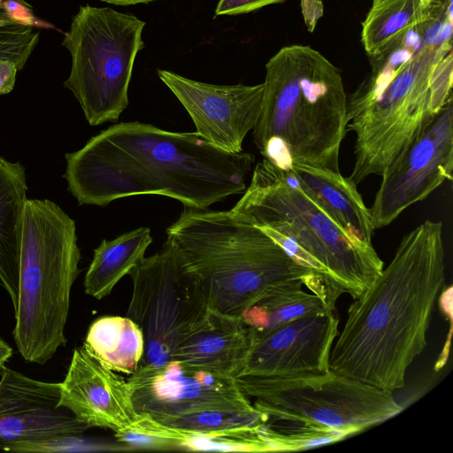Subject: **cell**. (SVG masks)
<instances>
[{
	"mask_svg": "<svg viewBox=\"0 0 453 453\" xmlns=\"http://www.w3.org/2000/svg\"><path fill=\"white\" fill-rule=\"evenodd\" d=\"M301 10L304 24L309 32H313L318 21L323 16L324 5L321 0H301Z\"/></svg>",
	"mask_w": 453,
	"mask_h": 453,
	"instance_id": "cell-28",
	"label": "cell"
},
{
	"mask_svg": "<svg viewBox=\"0 0 453 453\" xmlns=\"http://www.w3.org/2000/svg\"><path fill=\"white\" fill-rule=\"evenodd\" d=\"M146 23L111 7L80 6L63 45L72 66L64 87L91 126L115 122L128 105V88Z\"/></svg>",
	"mask_w": 453,
	"mask_h": 453,
	"instance_id": "cell-9",
	"label": "cell"
},
{
	"mask_svg": "<svg viewBox=\"0 0 453 453\" xmlns=\"http://www.w3.org/2000/svg\"><path fill=\"white\" fill-rule=\"evenodd\" d=\"M161 81L188 111L196 133L222 150L242 151L247 134L255 127L263 104L264 84L215 85L158 69Z\"/></svg>",
	"mask_w": 453,
	"mask_h": 453,
	"instance_id": "cell-13",
	"label": "cell"
},
{
	"mask_svg": "<svg viewBox=\"0 0 453 453\" xmlns=\"http://www.w3.org/2000/svg\"><path fill=\"white\" fill-rule=\"evenodd\" d=\"M452 10V0H372L362 22L361 42L371 59L400 46L406 35L428 27Z\"/></svg>",
	"mask_w": 453,
	"mask_h": 453,
	"instance_id": "cell-18",
	"label": "cell"
},
{
	"mask_svg": "<svg viewBox=\"0 0 453 453\" xmlns=\"http://www.w3.org/2000/svg\"><path fill=\"white\" fill-rule=\"evenodd\" d=\"M18 71L14 62L0 59V95L9 94L13 89Z\"/></svg>",
	"mask_w": 453,
	"mask_h": 453,
	"instance_id": "cell-29",
	"label": "cell"
},
{
	"mask_svg": "<svg viewBox=\"0 0 453 453\" xmlns=\"http://www.w3.org/2000/svg\"><path fill=\"white\" fill-rule=\"evenodd\" d=\"M60 382L30 378L8 367L1 368L0 444L81 434L88 427L58 406Z\"/></svg>",
	"mask_w": 453,
	"mask_h": 453,
	"instance_id": "cell-16",
	"label": "cell"
},
{
	"mask_svg": "<svg viewBox=\"0 0 453 453\" xmlns=\"http://www.w3.org/2000/svg\"><path fill=\"white\" fill-rule=\"evenodd\" d=\"M82 348L109 370L131 375L142 359L144 338L130 318L104 316L92 322Z\"/></svg>",
	"mask_w": 453,
	"mask_h": 453,
	"instance_id": "cell-21",
	"label": "cell"
},
{
	"mask_svg": "<svg viewBox=\"0 0 453 453\" xmlns=\"http://www.w3.org/2000/svg\"><path fill=\"white\" fill-rule=\"evenodd\" d=\"M301 280L283 283L273 288L240 317L255 334V338L273 331L297 319L329 311L316 295L303 290Z\"/></svg>",
	"mask_w": 453,
	"mask_h": 453,
	"instance_id": "cell-23",
	"label": "cell"
},
{
	"mask_svg": "<svg viewBox=\"0 0 453 453\" xmlns=\"http://www.w3.org/2000/svg\"><path fill=\"white\" fill-rule=\"evenodd\" d=\"M113 5L128 6L135 5L138 4H150L157 0H99Z\"/></svg>",
	"mask_w": 453,
	"mask_h": 453,
	"instance_id": "cell-31",
	"label": "cell"
},
{
	"mask_svg": "<svg viewBox=\"0 0 453 453\" xmlns=\"http://www.w3.org/2000/svg\"><path fill=\"white\" fill-rule=\"evenodd\" d=\"M338 324L335 311H329L297 319L256 338L238 376H288L329 370Z\"/></svg>",
	"mask_w": 453,
	"mask_h": 453,
	"instance_id": "cell-15",
	"label": "cell"
},
{
	"mask_svg": "<svg viewBox=\"0 0 453 453\" xmlns=\"http://www.w3.org/2000/svg\"><path fill=\"white\" fill-rule=\"evenodd\" d=\"M60 384L58 406L69 410L88 428H107L115 434L137 430L142 415L134 409L127 380L102 365L82 347L74 349Z\"/></svg>",
	"mask_w": 453,
	"mask_h": 453,
	"instance_id": "cell-14",
	"label": "cell"
},
{
	"mask_svg": "<svg viewBox=\"0 0 453 453\" xmlns=\"http://www.w3.org/2000/svg\"><path fill=\"white\" fill-rule=\"evenodd\" d=\"M80 260L74 220L50 200L27 199L12 332L25 361L44 365L65 345V327Z\"/></svg>",
	"mask_w": 453,
	"mask_h": 453,
	"instance_id": "cell-8",
	"label": "cell"
},
{
	"mask_svg": "<svg viewBox=\"0 0 453 453\" xmlns=\"http://www.w3.org/2000/svg\"><path fill=\"white\" fill-rule=\"evenodd\" d=\"M442 224L406 234L390 264L348 309L329 369L393 392L426 346L434 303L445 284Z\"/></svg>",
	"mask_w": 453,
	"mask_h": 453,
	"instance_id": "cell-2",
	"label": "cell"
},
{
	"mask_svg": "<svg viewBox=\"0 0 453 453\" xmlns=\"http://www.w3.org/2000/svg\"><path fill=\"white\" fill-rule=\"evenodd\" d=\"M127 380L135 411L157 421L202 410L255 408L234 378L174 360L139 368Z\"/></svg>",
	"mask_w": 453,
	"mask_h": 453,
	"instance_id": "cell-12",
	"label": "cell"
},
{
	"mask_svg": "<svg viewBox=\"0 0 453 453\" xmlns=\"http://www.w3.org/2000/svg\"><path fill=\"white\" fill-rule=\"evenodd\" d=\"M152 242L149 227H139L112 240H102L84 278L85 293L97 300L111 294L116 284L145 257Z\"/></svg>",
	"mask_w": 453,
	"mask_h": 453,
	"instance_id": "cell-22",
	"label": "cell"
},
{
	"mask_svg": "<svg viewBox=\"0 0 453 453\" xmlns=\"http://www.w3.org/2000/svg\"><path fill=\"white\" fill-rule=\"evenodd\" d=\"M64 178L79 204L104 207L142 195L168 196L184 208L206 210L242 194L255 156L227 152L196 132L120 122L65 154Z\"/></svg>",
	"mask_w": 453,
	"mask_h": 453,
	"instance_id": "cell-1",
	"label": "cell"
},
{
	"mask_svg": "<svg viewBox=\"0 0 453 453\" xmlns=\"http://www.w3.org/2000/svg\"><path fill=\"white\" fill-rule=\"evenodd\" d=\"M109 446H113L119 450H130L122 442L113 445L88 441L81 438V434L57 435L38 440L3 443L0 444V449L15 452H69L113 449Z\"/></svg>",
	"mask_w": 453,
	"mask_h": 453,
	"instance_id": "cell-26",
	"label": "cell"
},
{
	"mask_svg": "<svg viewBox=\"0 0 453 453\" xmlns=\"http://www.w3.org/2000/svg\"><path fill=\"white\" fill-rule=\"evenodd\" d=\"M452 40L425 41L411 31L397 48L371 60L372 71L348 97V131L356 134L349 176L358 185L385 168L450 100Z\"/></svg>",
	"mask_w": 453,
	"mask_h": 453,
	"instance_id": "cell-3",
	"label": "cell"
},
{
	"mask_svg": "<svg viewBox=\"0 0 453 453\" xmlns=\"http://www.w3.org/2000/svg\"><path fill=\"white\" fill-rule=\"evenodd\" d=\"M198 277L211 311L240 318L283 283L312 272L257 226L230 211L184 208L165 231Z\"/></svg>",
	"mask_w": 453,
	"mask_h": 453,
	"instance_id": "cell-6",
	"label": "cell"
},
{
	"mask_svg": "<svg viewBox=\"0 0 453 453\" xmlns=\"http://www.w3.org/2000/svg\"><path fill=\"white\" fill-rule=\"evenodd\" d=\"M453 99L424 126L381 173L369 209L374 229L452 180Z\"/></svg>",
	"mask_w": 453,
	"mask_h": 453,
	"instance_id": "cell-11",
	"label": "cell"
},
{
	"mask_svg": "<svg viewBox=\"0 0 453 453\" xmlns=\"http://www.w3.org/2000/svg\"><path fill=\"white\" fill-rule=\"evenodd\" d=\"M286 0H219L214 12V17L235 16L245 14L267 5L280 4Z\"/></svg>",
	"mask_w": 453,
	"mask_h": 453,
	"instance_id": "cell-27",
	"label": "cell"
},
{
	"mask_svg": "<svg viewBox=\"0 0 453 453\" xmlns=\"http://www.w3.org/2000/svg\"><path fill=\"white\" fill-rule=\"evenodd\" d=\"M288 172L349 236L372 244L375 229L370 211L349 177L330 168L303 165Z\"/></svg>",
	"mask_w": 453,
	"mask_h": 453,
	"instance_id": "cell-19",
	"label": "cell"
},
{
	"mask_svg": "<svg viewBox=\"0 0 453 453\" xmlns=\"http://www.w3.org/2000/svg\"><path fill=\"white\" fill-rule=\"evenodd\" d=\"M12 348L2 337H0V370L12 356Z\"/></svg>",
	"mask_w": 453,
	"mask_h": 453,
	"instance_id": "cell-30",
	"label": "cell"
},
{
	"mask_svg": "<svg viewBox=\"0 0 453 453\" xmlns=\"http://www.w3.org/2000/svg\"><path fill=\"white\" fill-rule=\"evenodd\" d=\"M231 211L272 237L314 277L311 292L335 310L337 298L359 296L383 270L372 244L349 236L301 187L266 159Z\"/></svg>",
	"mask_w": 453,
	"mask_h": 453,
	"instance_id": "cell-5",
	"label": "cell"
},
{
	"mask_svg": "<svg viewBox=\"0 0 453 453\" xmlns=\"http://www.w3.org/2000/svg\"><path fill=\"white\" fill-rule=\"evenodd\" d=\"M27 185L24 166L0 156V282L14 311L19 298V263Z\"/></svg>",
	"mask_w": 453,
	"mask_h": 453,
	"instance_id": "cell-20",
	"label": "cell"
},
{
	"mask_svg": "<svg viewBox=\"0 0 453 453\" xmlns=\"http://www.w3.org/2000/svg\"><path fill=\"white\" fill-rule=\"evenodd\" d=\"M133 293L127 317L141 328L144 353L139 368L160 367L211 315L200 280L177 247L166 239L128 273ZM138 368V369H139Z\"/></svg>",
	"mask_w": 453,
	"mask_h": 453,
	"instance_id": "cell-10",
	"label": "cell"
},
{
	"mask_svg": "<svg viewBox=\"0 0 453 453\" xmlns=\"http://www.w3.org/2000/svg\"><path fill=\"white\" fill-rule=\"evenodd\" d=\"M54 28L25 0H0V59L21 71L39 42L40 29Z\"/></svg>",
	"mask_w": 453,
	"mask_h": 453,
	"instance_id": "cell-25",
	"label": "cell"
},
{
	"mask_svg": "<svg viewBox=\"0 0 453 453\" xmlns=\"http://www.w3.org/2000/svg\"><path fill=\"white\" fill-rule=\"evenodd\" d=\"M157 422L162 426L163 438L173 447H179L180 442L188 437L213 438L257 430L266 424L267 417L257 408L209 409Z\"/></svg>",
	"mask_w": 453,
	"mask_h": 453,
	"instance_id": "cell-24",
	"label": "cell"
},
{
	"mask_svg": "<svg viewBox=\"0 0 453 453\" xmlns=\"http://www.w3.org/2000/svg\"><path fill=\"white\" fill-rule=\"evenodd\" d=\"M264 96L253 128L257 149L278 168L339 169L348 132V97L340 70L307 45L281 48L265 65Z\"/></svg>",
	"mask_w": 453,
	"mask_h": 453,
	"instance_id": "cell-4",
	"label": "cell"
},
{
	"mask_svg": "<svg viewBox=\"0 0 453 453\" xmlns=\"http://www.w3.org/2000/svg\"><path fill=\"white\" fill-rule=\"evenodd\" d=\"M255 339L252 330L240 318L211 311L207 323L179 345L172 360L235 379Z\"/></svg>",
	"mask_w": 453,
	"mask_h": 453,
	"instance_id": "cell-17",
	"label": "cell"
},
{
	"mask_svg": "<svg viewBox=\"0 0 453 453\" xmlns=\"http://www.w3.org/2000/svg\"><path fill=\"white\" fill-rule=\"evenodd\" d=\"M235 380L267 417L280 451L342 440L402 411L391 391L330 369L288 376L240 375Z\"/></svg>",
	"mask_w": 453,
	"mask_h": 453,
	"instance_id": "cell-7",
	"label": "cell"
}]
</instances>
